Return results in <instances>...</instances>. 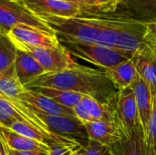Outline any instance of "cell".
I'll list each match as a JSON object with an SVG mask.
<instances>
[{
    "instance_id": "cell-1",
    "label": "cell",
    "mask_w": 156,
    "mask_h": 155,
    "mask_svg": "<svg viewBox=\"0 0 156 155\" xmlns=\"http://www.w3.org/2000/svg\"><path fill=\"white\" fill-rule=\"evenodd\" d=\"M32 87H46L73 91L92 97L102 103L113 101L119 91L104 70L80 64L63 71L44 73L26 89Z\"/></svg>"
},
{
    "instance_id": "cell-2",
    "label": "cell",
    "mask_w": 156,
    "mask_h": 155,
    "mask_svg": "<svg viewBox=\"0 0 156 155\" xmlns=\"http://www.w3.org/2000/svg\"><path fill=\"white\" fill-rule=\"evenodd\" d=\"M57 35L59 42L97 43L101 26L93 16L40 17Z\"/></svg>"
},
{
    "instance_id": "cell-3",
    "label": "cell",
    "mask_w": 156,
    "mask_h": 155,
    "mask_svg": "<svg viewBox=\"0 0 156 155\" xmlns=\"http://www.w3.org/2000/svg\"><path fill=\"white\" fill-rule=\"evenodd\" d=\"M60 44L71 56L103 69L116 66L133 57V54L119 50L115 48L101 46L97 43L60 42Z\"/></svg>"
},
{
    "instance_id": "cell-4",
    "label": "cell",
    "mask_w": 156,
    "mask_h": 155,
    "mask_svg": "<svg viewBox=\"0 0 156 155\" xmlns=\"http://www.w3.org/2000/svg\"><path fill=\"white\" fill-rule=\"evenodd\" d=\"M26 26L50 35L56 33L38 16L34 15L23 2L0 0V31L7 33L16 26Z\"/></svg>"
},
{
    "instance_id": "cell-5",
    "label": "cell",
    "mask_w": 156,
    "mask_h": 155,
    "mask_svg": "<svg viewBox=\"0 0 156 155\" xmlns=\"http://www.w3.org/2000/svg\"><path fill=\"white\" fill-rule=\"evenodd\" d=\"M102 16H107L118 31L115 48L134 55L146 47L145 36L147 27L145 24L125 17L109 15Z\"/></svg>"
},
{
    "instance_id": "cell-6",
    "label": "cell",
    "mask_w": 156,
    "mask_h": 155,
    "mask_svg": "<svg viewBox=\"0 0 156 155\" xmlns=\"http://www.w3.org/2000/svg\"><path fill=\"white\" fill-rule=\"evenodd\" d=\"M30 110L46 124L50 132L62 138L76 142L83 148L87 147L90 143V140L86 127L79 119L75 117L48 115L32 109Z\"/></svg>"
},
{
    "instance_id": "cell-7",
    "label": "cell",
    "mask_w": 156,
    "mask_h": 155,
    "mask_svg": "<svg viewBox=\"0 0 156 155\" xmlns=\"http://www.w3.org/2000/svg\"><path fill=\"white\" fill-rule=\"evenodd\" d=\"M90 140L112 147L129 139L120 120L117 108L105 120L93 121L84 123Z\"/></svg>"
},
{
    "instance_id": "cell-8",
    "label": "cell",
    "mask_w": 156,
    "mask_h": 155,
    "mask_svg": "<svg viewBox=\"0 0 156 155\" xmlns=\"http://www.w3.org/2000/svg\"><path fill=\"white\" fill-rule=\"evenodd\" d=\"M17 49L29 53L43 68L45 73L59 72L78 65L61 44L51 48L25 47Z\"/></svg>"
},
{
    "instance_id": "cell-9",
    "label": "cell",
    "mask_w": 156,
    "mask_h": 155,
    "mask_svg": "<svg viewBox=\"0 0 156 155\" xmlns=\"http://www.w3.org/2000/svg\"><path fill=\"white\" fill-rule=\"evenodd\" d=\"M101 15L125 17L148 24L156 21V0H119L111 12Z\"/></svg>"
},
{
    "instance_id": "cell-10",
    "label": "cell",
    "mask_w": 156,
    "mask_h": 155,
    "mask_svg": "<svg viewBox=\"0 0 156 155\" xmlns=\"http://www.w3.org/2000/svg\"><path fill=\"white\" fill-rule=\"evenodd\" d=\"M6 35L12 40L16 48H51L60 44L57 35H50L26 26L11 28Z\"/></svg>"
},
{
    "instance_id": "cell-11",
    "label": "cell",
    "mask_w": 156,
    "mask_h": 155,
    "mask_svg": "<svg viewBox=\"0 0 156 155\" xmlns=\"http://www.w3.org/2000/svg\"><path fill=\"white\" fill-rule=\"evenodd\" d=\"M23 3L38 17H75L81 15L80 5L60 0H24Z\"/></svg>"
},
{
    "instance_id": "cell-12",
    "label": "cell",
    "mask_w": 156,
    "mask_h": 155,
    "mask_svg": "<svg viewBox=\"0 0 156 155\" xmlns=\"http://www.w3.org/2000/svg\"><path fill=\"white\" fill-rule=\"evenodd\" d=\"M116 108L122 124L130 138L132 133L142 126L135 96L131 87L118 91Z\"/></svg>"
},
{
    "instance_id": "cell-13",
    "label": "cell",
    "mask_w": 156,
    "mask_h": 155,
    "mask_svg": "<svg viewBox=\"0 0 156 155\" xmlns=\"http://www.w3.org/2000/svg\"><path fill=\"white\" fill-rule=\"evenodd\" d=\"M19 100L30 109L44 114L76 118L73 110L61 106L51 99L31 90L26 89L20 95Z\"/></svg>"
},
{
    "instance_id": "cell-14",
    "label": "cell",
    "mask_w": 156,
    "mask_h": 155,
    "mask_svg": "<svg viewBox=\"0 0 156 155\" xmlns=\"http://www.w3.org/2000/svg\"><path fill=\"white\" fill-rule=\"evenodd\" d=\"M14 68L17 79L25 89L36 79L45 73L43 68L29 53L20 49H17L16 51Z\"/></svg>"
},
{
    "instance_id": "cell-15",
    "label": "cell",
    "mask_w": 156,
    "mask_h": 155,
    "mask_svg": "<svg viewBox=\"0 0 156 155\" xmlns=\"http://www.w3.org/2000/svg\"><path fill=\"white\" fill-rule=\"evenodd\" d=\"M139 76L149 86L152 95L156 92V56L146 47L131 58Z\"/></svg>"
},
{
    "instance_id": "cell-16",
    "label": "cell",
    "mask_w": 156,
    "mask_h": 155,
    "mask_svg": "<svg viewBox=\"0 0 156 155\" xmlns=\"http://www.w3.org/2000/svg\"><path fill=\"white\" fill-rule=\"evenodd\" d=\"M133 90L136 104L139 111L140 121L142 123V127L144 132V136L147 132L152 108H153V96L150 90L149 86L145 83V81L139 76V78L133 83L131 87Z\"/></svg>"
},
{
    "instance_id": "cell-17",
    "label": "cell",
    "mask_w": 156,
    "mask_h": 155,
    "mask_svg": "<svg viewBox=\"0 0 156 155\" xmlns=\"http://www.w3.org/2000/svg\"><path fill=\"white\" fill-rule=\"evenodd\" d=\"M112 80L117 90L132 87L133 83L139 78V74L132 59L123 61L116 66L103 69Z\"/></svg>"
},
{
    "instance_id": "cell-18",
    "label": "cell",
    "mask_w": 156,
    "mask_h": 155,
    "mask_svg": "<svg viewBox=\"0 0 156 155\" xmlns=\"http://www.w3.org/2000/svg\"><path fill=\"white\" fill-rule=\"evenodd\" d=\"M0 136L3 142L12 150L16 151H35L49 153L50 147L48 144L24 137L8 128L0 127Z\"/></svg>"
},
{
    "instance_id": "cell-19",
    "label": "cell",
    "mask_w": 156,
    "mask_h": 155,
    "mask_svg": "<svg viewBox=\"0 0 156 155\" xmlns=\"http://www.w3.org/2000/svg\"><path fill=\"white\" fill-rule=\"evenodd\" d=\"M111 149L114 155H146L143 127H139L129 139L113 145Z\"/></svg>"
},
{
    "instance_id": "cell-20",
    "label": "cell",
    "mask_w": 156,
    "mask_h": 155,
    "mask_svg": "<svg viewBox=\"0 0 156 155\" xmlns=\"http://www.w3.org/2000/svg\"><path fill=\"white\" fill-rule=\"evenodd\" d=\"M27 90H34L36 92H38L58 104L64 106L69 109H73L84 97V95L73 92V91H69V90H58V89H53V88H46V87H32V88H27Z\"/></svg>"
},
{
    "instance_id": "cell-21",
    "label": "cell",
    "mask_w": 156,
    "mask_h": 155,
    "mask_svg": "<svg viewBox=\"0 0 156 155\" xmlns=\"http://www.w3.org/2000/svg\"><path fill=\"white\" fill-rule=\"evenodd\" d=\"M25 90L16 75L15 68L0 74V96L2 98L17 100Z\"/></svg>"
},
{
    "instance_id": "cell-22",
    "label": "cell",
    "mask_w": 156,
    "mask_h": 155,
    "mask_svg": "<svg viewBox=\"0 0 156 155\" xmlns=\"http://www.w3.org/2000/svg\"><path fill=\"white\" fill-rule=\"evenodd\" d=\"M17 48L9 37L0 31V74L14 68Z\"/></svg>"
},
{
    "instance_id": "cell-23",
    "label": "cell",
    "mask_w": 156,
    "mask_h": 155,
    "mask_svg": "<svg viewBox=\"0 0 156 155\" xmlns=\"http://www.w3.org/2000/svg\"><path fill=\"white\" fill-rule=\"evenodd\" d=\"M152 96H153L152 113H151L147 132L144 136L146 155H156V92Z\"/></svg>"
},
{
    "instance_id": "cell-24",
    "label": "cell",
    "mask_w": 156,
    "mask_h": 155,
    "mask_svg": "<svg viewBox=\"0 0 156 155\" xmlns=\"http://www.w3.org/2000/svg\"><path fill=\"white\" fill-rule=\"evenodd\" d=\"M118 1L119 0H85V6L81 8V15L109 13L115 7Z\"/></svg>"
},
{
    "instance_id": "cell-25",
    "label": "cell",
    "mask_w": 156,
    "mask_h": 155,
    "mask_svg": "<svg viewBox=\"0 0 156 155\" xmlns=\"http://www.w3.org/2000/svg\"><path fill=\"white\" fill-rule=\"evenodd\" d=\"M49 155H82L84 148L78 143L67 140L51 144Z\"/></svg>"
},
{
    "instance_id": "cell-26",
    "label": "cell",
    "mask_w": 156,
    "mask_h": 155,
    "mask_svg": "<svg viewBox=\"0 0 156 155\" xmlns=\"http://www.w3.org/2000/svg\"><path fill=\"white\" fill-rule=\"evenodd\" d=\"M82 155H113L111 147L101 144L98 142L90 141L84 148Z\"/></svg>"
},
{
    "instance_id": "cell-27",
    "label": "cell",
    "mask_w": 156,
    "mask_h": 155,
    "mask_svg": "<svg viewBox=\"0 0 156 155\" xmlns=\"http://www.w3.org/2000/svg\"><path fill=\"white\" fill-rule=\"evenodd\" d=\"M145 25L147 27V34L145 36L146 48L156 56V21Z\"/></svg>"
},
{
    "instance_id": "cell-28",
    "label": "cell",
    "mask_w": 156,
    "mask_h": 155,
    "mask_svg": "<svg viewBox=\"0 0 156 155\" xmlns=\"http://www.w3.org/2000/svg\"><path fill=\"white\" fill-rule=\"evenodd\" d=\"M72 110H73V112H74L76 118L79 119L81 122L86 123V122H92L91 117H90V113H89L85 104L83 103L82 100Z\"/></svg>"
},
{
    "instance_id": "cell-29",
    "label": "cell",
    "mask_w": 156,
    "mask_h": 155,
    "mask_svg": "<svg viewBox=\"0 0 156 155\" xmlns=\"http://www.w3.org/2000/svg\"><path fill=\"white\" fill-rule=\"evenodd\" d=\"M4 143V142H3ZM5 155H49V153H45V152H35V151H16L10 149L5 143Z\"/></svg>"
},
{
    "instance_id": "cell-30",
    "label": "cell",
    "mask_w": 156,
    "mask_h": 155,
    "mask_svg": "<svg viewBox=\"0 0 156 155\" xmlns=\"http://www.w3.org/2000/svg\"><path fill=\"white\" fill-rule=\"evenodd\" d=\"M60 1H64V2L79 5L81 6V8H83L85 6V0H60Z\"/></svg>"
},
{
    "instance_id": "cell-31",
    "label": "cell",
    "mask_w": 156,
    "mask_h": 155,
    "mask_svg": "<svg viewBox=\"0 0 156 155\" xmlns=\"http://www.w3.org/2000/svg\"><path fill=\"white\" fill-rule=\"evenodd\" d=\"M0 155H5V146H4V143L3 140L0 136Z\"/></svg>"
},
{
    "instance_id": "cell-32",
    "label": "cell",
    "mask_w": 156,
    "mask_h": 155,
    "mask_svg": "<svg viewBox=\"0 0 156 155\" xmlns=\"http://www.w3.org/2000/svg\"><path fill=\"white\" fill-rule=\"evenodd\" d=\"M16 1H20V2H23L24 0H16Z\"/></svg>"
},
{
    "instance_id": "cell-33",
    "label": "cell",
    "mask_w": 156,
    "mask_h": 155,
    "mask_svg": "<svg viewBox=\"0 0 156 155\" xmlns=\"http://www.w3.org/2000/svg\"><path fill=\"white\" fill-rule=\"evenodd\" d=\"M0 98H2V97H1V96H0Z\"/></svg>"
},
{
    "instance_id": "cell-34",
    "label": "cell",
    "mask_w": 156,
    "mask_h": 155,
    "mask_svg": "<svg viewBox=\"0 0 156 155\" xmlns=\"http://www.w3.org/2000/svg\"><path fill=\"white\" fill-rule=\"evenodd\" d=\"M155 154H156V151H155Z\"/></svg>"
},
{
    "instance_id": "cell-35",
    "label": "cell",
    "mask_w": 156,
    "mask_h": 155,
    "mask_svg": "<svg viewBox=\"0 0 156 155\" xmlns=\"http://www.w3.org/2000/svg\"><path fill=\"white\" fill-rule=\"evenodd\" d=\"M113 155H114V154H113Z\"/></svg>"
}]
</instances>
